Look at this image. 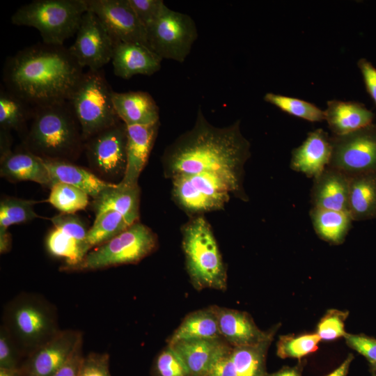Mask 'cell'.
Segmentation results:
<instances>
[{"mask_svg":"<svg viewBox=\"0 0 376 376\" xmlns=\"http://www.w3.org/2000/svg\"><path fill=\"white\" fill-rule=\"evenodd\" d=\"M250 149V142L241 132L240 120L229 126L215 127L198 107L194 126L164 151V176L171 179L181 174L218 172L244 179Z\"/></svg>","mask_w":376,"mask_h":376,"instance_id":"cell-1","label":"cell"},{"mask_svg":"<svg viewBox=\"0 0 376 376\" xmlns=\"http://www.w3.org/2000/svg\"><path fill=\"white\" fill-rule=\"evenodd\" d=\"M320 340L316 333L281 336L276 345V354L281 359H300L316 352Z\"/></svg>","mask_w":376,"mask_h":376,"instance_id":"cell-36","label":"cell"},{"mask_svg":"<svg viewBox=\"0 0 376 376\" xmlns=\"http://www.w3.org/2000/svg\"><path fill=\"white\" fill-rule=\"evenodd\" d=\"M275 334L251 345L234 347L230 357L238 376H265L268 348Z\"/></svg>","mask_w":376,"mask_h":376,"instance_id":"cell-31","label":"cell"},{"mask_svg":"<svg viewBox=\"0 0 376 376\" xmlns=\"http://www.w3.org/2000/svg\"><path fill=\"white\" fill-rule=\"evenodd\" d=\"M88 10L86 0H34L19 8L11 22L36 29L45 44L63 46L77 33Z\"/></svg>","mask_w":376,"mask_h":376,"instance_id":"cell-7","label":"cell"},{"mask_svg":"<svg viewBox=\"0 0 376 376\" xmlns=\"http://www.w3.org/2000/svg\"><path fill=\"white\" fill-rule=\"evenodd\" d=\"M22 147L44 159L72 162L84 151L79 124L68 102L33 108Z\"/></svg>","mask_w":376,"mask_h":376,"instance_id":"cell-3","label":"cell"},{"mask_svg":"<svg viewBox=\"0 0 376 376\" xmlns=\"http://www.w3.org/2000/svg\"><path fill=\"white\" fill-rule=\"evenodd\" d=\"M264 100L285 113L309 122L324 120V111L309 102L273 93H266Z\"/></svg>","mask_w":376,"mask_h":376,"instance_id":"cell-35","label":"cell"},{"mask_svg":"<svg viewBox=\"0 0 376 376\" xmlns=\"http://www.w3.org/2000/svg\"><path fill=\"white\" fill-rule=\"evenodd\" d=\"M84 73L68 48L42 42L9 57L3 80L6 90L33 109L68 102Z\"/></svg>","mask_w":376,"mask_h":376,"instance_id":"cell-2","label":"cell"},{"mask_svg":"<svg viewBox=\"0 0 376 376\" xmlns=\"http://www.w3.org/2000/svg\"><path fill=\"white\" fill-rule=\"evenodd\" d=\"M372 372H373V373H376V369H375V370H372Z\"/></svg>","mask_w":376,"mask_h":376,"instance_id":"cell-54","label":"cell"},{"mask_svg":"<svg viewBox=\"0 0 376 376\" xmlns=\"http://www.w3.org/2000/svg\"><path fill=\"white\" fill-rule=\"evenodd\" d=\"M54 182H60L74 186L93 198L103 191L114 187L116 183L105 181L93 171L77 166L72 162L42 159Z\"/></svg>","mask_w":376,"mask_h":376,"instance_id":"cell-25","label":"cell"},{"mask_svg":"<svg viewBox=\"0 0 376 376\" xmlns=\"http://www.w3.org/2000/svg\"><path fill=\"white\" fill-rule=\"evenodd\" d=\"M373 376H376V373H373Z\"/></svg>","mask_w":376,"mask_h":376,"instance_id":"cell-53","label":"cell"},{"mask_svg":"<svg viewBox=\"0 0 376 376\" xmlns=\"http://www.w3.org/2000/svg\"><path fill=\"white\" fill-rule=\"evenodd\" d=\"M147 29L159 17L165 6L162 0H127Z\"/></svg>","mask_w":376,"mask_h":376,"instance_id":"cell-44","label":"cell"},{"mask_svg":"<svg viewBox=\"0 0 376 376\" xmlns=\"http://www.w3.org/2000/svg\"><path fill=\"white\" fill-rule=\"evenodd\" d=\"M33 108L6 89L0 93V127L8 132H25Z\"/></svg>","mask_w":376,"mask_h":376,"instance_id":"cell-32","label":"cell"},{"mask_svg":"<svg viewBox=\"0 0 376 376\" xmlns=\"http://www.w3.org/2000/svg\"><path fill=\"white\" fill-rule=\"evenodd\" d=\"M113 103L119 119L126 125H147L159 121V109L145 91L114 92Z\"/></svg>","mask_w":376,"mask_h":376,"instance_id":"cell-23","label":"cell"},{"mask_svg":"<svg viewBox=\"0 0 376 376\" xmlns=\"http://www.w3.org/2000/svg\"><path fill=\"white\" fill-rule=\"evenodd\" d=\"M151 373L152 376H190L180 357L168 344L156 356Z\"/></svg>","mask_w":376,"mask_h":376,"instance_id":"cell-38","label":"cell"},{"mask_svg":"<svg viewBox=\"0 0 376 376\" xmlns=\"http://www.w3.org/2000/svg\"><path fill=\"white\" fill-rule=\"evenodd\" d=\"M331 136L323 129L310 132L298 147L292 151L290 167L314 179L329 166L331 157Z\"/></svg>","mask_w":376,"mask_h":376,"instance_id":"cell-18","label":"cell"},{"mask_svg":"<svg viewBox=\"0 0 376 376\" xmlns=\"http://www.w3.org/2000/svg\"><path fill=\"white\" fill-rule=\"evenodd\" d=\"M0 154L3 157L11 152V135L10 132L0 130Z\"/></svg>","mask_w":376,"mask_h":376,"instance_id":"cell-48","label":"cell"},{"mask_svg":"<svg viewBox=\"0 0 376 376\" xmlns=\"http://www.w3.org/2000/svg\"><path fill=\"white\" fill-rule=\"evenodd\" d=\"M348 212L353 221L376 218V173L350 177Z\"/></svg>","mask_w":376,"mask_h":376,"instance_id":"cell-27","label":"cell"},{"mask_svg":"<svg viewBox=\"0 0 376 376\" xmlns=\"http://www.w3.org/2000/svg\"><path fill=\"white\" fill-rule=\"evenodd\" d=\"M345 340L352 349L364 357L369 362L372 370L376 369V338L363 334L346 333Z\"/></svg>","mask_w":376,"mask_h":376,"instance_id":"cell-43","label":"cell"},{"mask_svg":"<svg viewBox=\"0 0 376 376\" xmlns=\"http://www.w3.org/2000/svg\"><path fill=\"white\" fill-rule=\"evenodd\" d=\"M182 246L185 267L197 290L225 291L228 275L212 228L202 215L191 217L182 228Z\"/></svg>","mask_w":376,"mask_h":376,"instance_id":"cell-5","label":"cell"},{"mask_svg":"<svg viewBox=\"0 0 376 376\" xmlns=\"http://www.w3.org/2000/svg\"><path fill=\"white\" fill-rule=\"evenodd\" d=\"M220 338L215 305H213L187 314L166 342L172 344L182 340Z\"/></svg>","mask_w":376,"mask_h":376,"instance_id":"cell-28","label":"cell"},{"mask_svg":"<svg viewBox=\"0 0 376 376\" xmlns=\"http://www.w3.org/2000/svg\"><path fill=\"white\" fill-rule=\"evenodd\" d=\"M162 58L148 47L136 42L115 44L111 62L113 73L128 79L136 75L150 76L161 68Z\"/></svg>","mask_w":376,"mask_h":376,"instance_id":"cell-20","label":"cell"},{"mask_svg":"<svg viewBox=\"0 0 376 376\" xmlns=\"http://www.w3.org/2000/svg\"><path fill=\"white\" fill-rule=\"evenodd\" d=\"M350 177L338 169L327 166L313 179L311 191L312 207L348 212Z\"/></svg>","mask_w":376,"mask_h":376,"instance_id":"cell-21","label":"cell"},{"mask_svg":"<svg viewBox=\"0 0 376 376\" xmlns=\"http://www.w3.org/2000/svg\"><path fill=\"white\" fill-rule=\"evenodd\" d=\"M132 224L118 212L108 210L95 216L88 229L86 242L91 250L117 236Z\"/></svg>","mask_w":376,"mask_h":376,"instance_id":"cell-33","label":"cell"},{"mask_svg":"<svg viewBox=\"0 0 376 376\" xmlns=\"http://www.w3.org/2000/svg\"><path fill=\"white\" fill-rule=\"evenodd\" d=\"M354 359L352 354H350L344 361L334 371L327 376H347L350 364Z\"/></svg>","mask_w":376,"mask_h":376,"instance_id":"cell-50","label":"cell"},{"mask_svg":"<svg viewBox=\"0 0 376 376\" xmlns=\"http://www.w3.org/2000/svg\"><path fill=\"white\" fill-rule=\"evenodd\" d=\"M115 44L136 42L147 47L146 29L127 0H86Z\"/></svg>","mask_w":376,"mask_h":376,"instance_id":"cell-14","label":"cell"},{"mask_svg":"<svg viewBox=\"0 0 376 376\" xmlns=\"http://www.w3.org/2000/svg\"><path fill=\"white\" fill-rule=\"evenodd\" d=\"M92 171L101 179H123L127 165V126L122 121L98 132L84 143Z\"/></svg>","mask_w":376,"mask_h":376,"instance_id":"cell-11","label":"cell"},{"mask_svg":"<svg viewBox=\"0 0 376 376\" xmlns=\"http://www.w3.org/2000/svg\"><path fill=\"white\" fill-rule=\"evenodd\" d=\"M24 357L6 329L0 327V368L18 369Z\"/></svg>","mask_w":376,"mask_h":376,"instance_id":"cell-40","label":"cell"},{"mask_svg":"<svg viewBox=\"0 0 376 376\" xmlns=\"http://www.w3.org/2000/svg\"><path fill=\"white\" fill-rule=\"evenodd\" d=\"M12 247V237L8 229L0 228V253L9 252Z\"/></svg>","mask_w":376,"mask_h":376,"instance_id":"cell-49","label":"cell"},{"mask_svg":"<svg viewBox=\"0 0 376 376\" xmlns=\"http://www.w3.org/2000/svg\"><path fill=\"white\" fill-rule=\"evenodd\" d=\"M171 180L173 199L192 217L223 210L231 194L244 201L249 199L244 189L243 179L230 173L181 174Z\"/></svg>","mask_w":376,"mask_h":376,"instance_id":"cell-6","label":"cell"},{"mask_svg":"<svg viewBox=\"0 0 376 376\" xmlns=\"http://www.w3.org/2000/svg\"><path fill=\"white\" fill-rule=\"evenodd\" d=\"M349 312L337 309H329L320 319L317 325L316 334L322 340H334L344 337L345 322Z\"/></svg>","mask_w":376,"mask_h":376,"instance_id":"cell-39","label":"cell"},{"mask_svg":"<svg viewBox=\"0 0 376 376\" xmlns=\"http://www.w3.org/2000/svg\"><path fill=\"white\" fill-rule=\"evenodd\" d=\"M109 354L91 352L84 356L78 376H111Z\"/></svg>","mask_w":376,"mask_h":376,"instance_id":"cell-41","label":"cell"},{"mask_svg":"<svg viewBox=\"0 0 376 376\" xmlns=\"http://www.w3.org/2000/svg\"><path fill=\"white\" fill-rule=\"evenodd\" d=\"M0 159L1 178L13 182L32 181L49 189L54 185L42 159L22 147Z\"/></svg>","mask_w":376,"mask_h":376,"instance_id":"cell-22","label":"cell"},{"mask_svg":"<svg viewBox=\"0 0 376 376\" xmlns=\"http://www.w3.org/2000/svg\"><path fill=\"white\" fill-rule=\"evenodd\" d=\"M148 47L162 59L183 63L198 38L194 19L166 5L157 19L146 29Z\"/></svg>","mask_w":376,"mask_h":376,"instance_id":"cell-10","label":"cell"},{"mask_svg":"<svg viewBox=\"0 0 376 376\" xmlns=\"http://www.w3.org/2000/svg\"><path fill=\"white\" fill-rule=\"evenodd\" d=\"M0 376H21L19 368L8 369L0 368Z\"/></svg>","mask_w":376,"mask_h":376,"instance_id":"cell-52","label":"cell"},{"mask_svg":"<svg viewBox=\"0 0 376 376\" xmlns=\"http://www.w3.org/2000/svg\"><path fill=\"white\" fill-rule=\"evenodd\" d=\"M231 351L220 358L206 376H238L230 357Z\"/></svg>","mask_w":376,"mask_h":376,"instance_id":"cell-47","label":"cell"},{"mask_svg":"<svg viewBox=\"0 0 376 376\" xmlns=\"http://www.w3.org/2000/svg\"><path fill=\"white\" fill-rule=\"evenodd\" d=\"M113 93L101 70H88L82 75L68 102L84 141L121 121L113 106Z\"/></svg>","mask_w":376,"mask_h":376,"instance_id":"cell-8","label":"cell"},{"mask_svg":"<svg viewBox=\"0 0 376 376\" xmlns=\"http://www.w3.org/2000/svg\"><path fill=\"white\" fill-rule=\"evenodd\" d=\"M159 125V121L147 125H126L127 165L124 176L118 182L121 186H139V178L147 164Z\"/></svg>","mask_w":376,"mask_h":376,"instance_id":"cell-19","label":"cell"},{"mask_svg":"<svg viewBox=\"0 0 376 376\" xmlns=\"http://www.w3.org/2000/svg\"><path fill=\"white\" fill-rule=\"evenodd\" d=\"M157 247V235L138 221L111 240L92 249L79 265L65 272H90L137 264Z\"/></svg>","mask_w":376,"mask_h":376,"instance_id":"cell-9","label":"cell"},{"mask_svg":"<svg viewBox=\"0 0 376 376\" xmlns=\"http://www.w3.org/2000/svg\"><path fill=\"white\" fill-rule=\"evenodd\" d=\"M24 358L60 331L55 306L42 295L22 292L4 306L1 324Z\"/></svg>","mask_w":376,"mask_h":376,"instance_id":"cell-4","label":"cell"},{"mask_svg":"<svg viewBox=\"0 0 376 376\" xmlns=\"http://www.w3.org/2000/svg\"><path fill=\"white\" fill-rule=\"evenodd\" d=\"M88 197L86 193L74 186L56 182L50 188L47 202L61 213L75 214L87 207Z\"/></svg>","mask_w":376,"mask_h":376,"instance_id":"cell-34","label":"cell"},{"mask_svg":"<svg viewBox=\"0 0 376 376\" xmlns=\"http://www.w3.org/2000/svg\"><path fill=\"white\" fill-rule=\"evenodd\" d=\"M331 157L328 166L352 177L376 173V123L354 132L331 136Z\"/></svg>","mask_w":376,"mask_h":376,"instance_id":"cell-12","label":"cell"},{"mask_svg":"<svg viewBox=\"0 0 376 376\" xmlns=\"http://www.w3.org/2000/svg\"><path fill=\"white\" fill-rule=\"evenodd\" d=\"M115 42L96 15L88 10L81 18L74 43L68 48L83 68L100 70L111 61Z\"/></svg>","mask_w":376,"mask_h":376,"instance_id":"cell-13","label":"cell"},{"mask_svg":"<svg viewBox=\"0 0 376 376\" xmlns=\"http://www.w3.org/2000/svg\"><path fill=\"white\" fill-rule=\"evenodd\" d=\"M37 201L15 197H4L0 202V228L8 229L13 224H21L39 217L34 211Z\"/></svg>","mask_w":376,"mask_h":376,"instance_id":"cell-37","label":"cell"},{"mask_svg":"<svg viewBox=\"0 0 376 376\" xmlns=\"http://www.w3.org/2000/svg\"><path fill=\"white\" fill-rule=\"evenodd\" d=\"M54 227L59 228L77 240L86 242L88 229L84 222L75 214L60 213L51 219Z\"/></svg>","mask_w":376,"mask_h":376,"instance_id":"cell-42","label":"cell"},{"mask_svg":"<svg viewBox=\"0 0 376 376\" xmlns=\"http://www.w3.org/2000/svg\"><path fill=\"white\" fill-rule=\"evenodd\" d=\"M309 214L314 230L321 240L334 245L344 242L353 221L349 212L312 207Z\"/></svg>","mask_w":376,"mask_h":376,"instance_id":"cell-29","label":"cell"},{"mask_svg":"<svg viewBox=\"0 0 376 376\" xmlns=\"http://www.w3.org/2000/svg\"><path fill=\"white\" fill-rule=\"evenodd\" d=\"M169 345L190 376H206L212 366L233 348L222 338L182 340Z\"/></svg>","mask_w":376,"mask_h":376,"instance_id":"cell-17","label":"cell"},{"mask_svg":"<svg viewBox=\"0 0 376 376\" xmlns=\"http://www.w3.org/2000/svg\"><path fill=\"white\" fill-rule=\"evenodd\" d=\"M357 66L362 75L367 93L376 104V68L364 58L357 61Z\"/></svg>","mask_w":376,"mask_h":376,"instance_id":"cell-45","label":"cell"},{"mask_svg":"<svg viewBox=\"0 0 376 376\" xmlns=\"http://www.w3.org/2000/svg\"><path fill=\"white\" fill-rule=\"evenodd\" d=\"M82 340L81 331L61 329L53 338L24 359L19 368L21 376H52Z\"/></svg>","mask_w":376,"mask_h":376,"instance_id":"cell-15","label":"cell"},{"mask_svg":"<svg viewBox=\"0 0 376 376\" xmlns=\"http://www.w3.org/2000/svg\"><path fill=\"white\" fill-rule=\"evenodd\" d=\"M221 337L231 347L259 343L279 329L278 324L267 331L261 330L247 312L215 305Z\"/></svg>","mask_w":376,"mask_h":376,"instance_id":"cell-16","label":"cell"},{"mask_svg":"<svg viewBox=\"0 0 376 376\" xmlns=\"http://www.w3.org/2000/svg\"><path fill=\"white\" fill-rule=\"evenodd\" d=\"M83 340L81 341L68 361L52 376H78L84 358Z\"/></svg>","mask_w":376,"mask_h":376,"instance_id":"cell-46","label":"cell"},{"mask_svg":"<svg viewBox=\"0 0 376 376\" xmlns=\"http://www.w3.org/2000/svg\"><path fill=\"white\" fill-rule=\"evenodd\" d=\"M324 120L333 135L345 134L373 123L375 113L358 102L329 100L324 110Z\"/></svg>","mask_w":376,"mask_h":376,"instance_id":"cell-24","label":"cell"},{"mask_svg":"<svg viewBox=\"0 0 376 376\" xmlns=\"http://www.w3.org/2000/svg\"><path fill=\"white\" fill-rule=\"evenodd\" d=\"M45 246L50 255L64 260L60 268L63 272L79 265L91 251L86 242H81L55 227L48 233Z\"/></svg>","mask_w":376,"mask_h":376,"instance_id":"cell-30","label":"cell"},{"mask_svg":"<svg viewBox=\"0 0 376 376\" xmlns=\"http://www.w3.org/2000/svg\"><path fill=\"white\" fill-rule=\"evenodd\" d=\"M92 208L95 216L113 210L123 215L131 224L139 221L140 206V188L125 187L119 183L103 191L93 198Z\"/></svg>","mask_w":376,"mask_h":376,"instance_id":"cell-26","label":"cell"},{"mask_svg":"<svg viewBox=\"0 0 376 376\" xmlns=\"http://www.w3.org/2000/svg\"><path fill=\"white\" fill-rule=\"evenodd\" d=\"M265 376H301L300 366H284L273 373H267Z\"/></svg>","mask_w":376,"mask_h":376,"instance_id":"cell-51","label":"cell"}]
</instances>
